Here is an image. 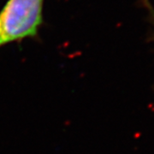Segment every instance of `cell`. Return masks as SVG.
I'll return each mask as SVG.
<instances>
[{
    "label": "cell",
    "instance_id": "cell-1",
    "mask_svg": "<svg viewBox=\"0 0 154 154\" xmlns=\"http://www.w3.org/2000/svg\"><path fill=\"white\" fill-rule=\"evenodd\" d=\"M45 0H8L0 11V48L24 38H36L43 25Z\"/></svg>",
    "mask_w": 154,
    "mask_h": 154
},
{
    "label": "cell",
    "instance_id": "cell-2",
    "mask_svg": "<svg viewBox=\"0 0 154 154\" xmlns=\"http://www.w3.org/2000/svg\"><path fill=\"white\" fill-rule=\"evenodd\" d=\"M143 3L145 6H146V8L147 9V11H148L149 13V20H150V22L152 23V25L153 26L154 28V8L153 6L151 5V3L149 2V0H143ZM151 38H152V40H153L154 41V29H153V32L152 33V36H151Z\"/></svg>",
    "mask_w": 154,
    "mask_h": 154
}]
</instances>
